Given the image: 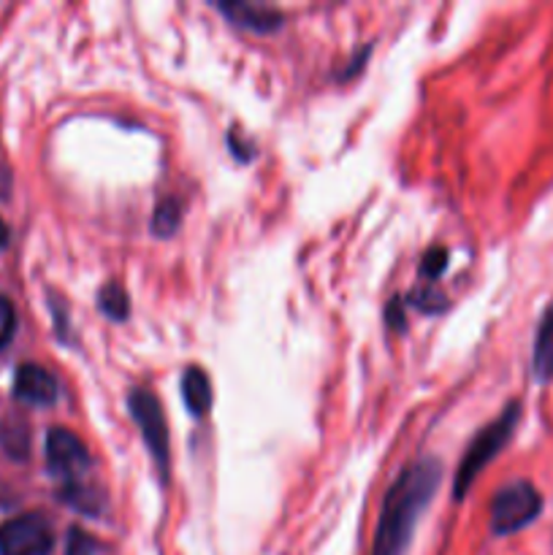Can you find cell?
Masks as SVG:
<instances>
[{
  "label": "cell",
  "instance_id": "obj_1",
  "mask_svg": "<svg viewBox=\"0 0 553 555\" xmlns=\"http://www.w3.org/2000/svg\"><path fill=\"white\" fill-rule=\"evenodd\" d=\"M439 482H442V464L434 459H421L401 472L399 480L385 493L372 555H404L412 531L423 509L432 504Z\"/></svg>",
  "mask_w": 553,
  "mask_h": 555
},
{
  "label": "cell",
  "instance_id": "obj_2",
  "mask_svg": "<svg viewBox=\"0 0 553 555\" xmlns=\"http://www.w3.org/2000/svg\"><path fill=\"white\" fill-rule=\"evenodd\" d=\"M518 417H520V404L515 401V404H510L507 410H504L502 415H499L497 421L491 423V426H486L480 434H477L475 442H472L470 450L464 453V461H461L459 472H455L453 493H455V499H459V502L464 499L466 488L475 482V477L480 475V472L486 469V466L491 464L493 459H497L499 450H502L504 444L510 442V437H513Z\"/></svg>",
  "mask_w": 553,
  "mask_h": 555
},
{
  "label": "cell",
  "instance_id": "obj_3",
  "mask_svg": "<svg viewBox=\"0 0 553 555\" xmlns=\"http://www.w3.org/2000/svg\"><path fill=\"white\" fill-rule=\"evenodd\" d=\"M542 496L531 482H510L491 502V529L497 534H513L540 515Z\"/></svg>",
  "mask_w": 553,
  "mask_h": 555
},
{
  "label": "cell",
  "instance_id": "obj_4",
  "mask_svg": "<svg viewBox=\"0 0 553 555\" xmlns=\"http://www.w3.org/2000/svg\"><path fill=\"white\" fill-rule=\"evenodd\" d=\"M47 466L52 477H57L65 486H79L90 477V453L85 442L68 428H52L47 434Z\"/></svg>",
  "mask_w": 553,
  "mask_h": 555
},
{
  "label": "cell",
  "instance_id": "obj_5",
  "mask_svg": "<svg viewBox=\"0 0 553 555\" xmlns=\"http://www.w3.org/2000/svg\"><path fill=\"white\" fill-rule=\"evenodd\" d=\"M52 547V526L43 515L27 513L0 524V555H49Z\"/></svg>",
  "mask_w": 553,
  "mask_h": 555
},
{
  "label": "cell",
  "instance_id": "obj_6",
  "mask_svg": "<svg viewBox=\"0 0 553 555\" xmlns=\"http://www.w3.org/2000/svg\"><path fill=\"white\" fill-rule=\"evenodd\" d=\"M133 421L139 423L144 442L150 448L152 459H155L160 475H168V426L163 417L160 401L150 393V390H133L128 399Z\"/></svg>",
  "mask_w": 553,
  "mask_h": 555
},
{
  "label": "cell",
  "instance_id": "obj_7",
  "mask_svg": "<svg viewBox=\"0 0 553 555\" xmlns=\"http://www.w3.org/2000/svg\"><path fill=\"white\" fill-rule=\"evenodd\" d=\"M57 379L36 363H22L14 377V396L22 404L49 406L57 401Z\"/></svg>",
  "mask_w": 553,
  "mask_h": 555
},
{
  "label": "cell",
  "instance_id": "obj_8",
  "mask_svg": "<svg viewBox=\"0 0 553 555\" xmlns=\"http://www.w3.org/2000/svg\"><path fill=\"white\" fill-rule=\"evenodd\" d=\"M217 9L239 27H247L255 33H271L280 27L282 14L276 9L266 3H242V0H233V3H220Z\"/></svg>",
  "mask_w": 553,
  "mask_h": 555
},
{
  "label": "cell",
  "instance_id": "obj_9",
  "mask_svg": "<svg viewBox=\"0 0 553 555\" xmlns=\"http://www.w3.org/2000/svg\"><path fill=\"white\" fill-rule=\"evenodd\" d=\"M182 396H184V406L193 412L195 417H204L211 406V383L206 377L204 369L193 366L184 372L182 377Z\"/></svg>",
  "mask_w": 553,
  "mask_h": 555
},
{
  "label": "cell",
  "instance_id": "obj_10",
  "mask_svg": "<svg viewBox=\"0 0 553 555\" xmlns=\"http://www.w3.org/2000/svg\"><path fill=\"white\" fill-rule=\"evenodd\" d=\"M535 374L540 379H553V304L542 318L535 341Z\"/></svg>",
  "mask_w": 553,
  "mask_h": 555
},
{
  "label": "cell",
  "instance_id": "obj_11",
  "mask_svg": "<svg viewBox=\"0 0 553 555\" xmlns=\"http://www.w3.org/2000/svg\"><path fill=\"white\" fill-rule=\"evenodd\" d=\"M0 444L16 461H25L30 453V428L22 417H5L0 423Z\"/></svg>",
  "mask_w": 553,
  "mask_h": 555
},
{
  "label": "cell",
  "instance_id": "obj_12",
  "mask_svg": "<svg viewBox=\"0 0 553 555\" xmlns=\"http://www.w3.org/2000/svg\"><path fill=\"white\" fill-rule=\"evenodd\" d=\"M63 502L70 504L74 509H79V513L95 515V513H101V507H103V493L98 491L90 480H87V482H79V486H65Z\"/></svg>",
  "mask_w": 553,
  "mask_h": 555
},
{
  "label": "cell",
  "instance_id": "obj_13",
  "mask_svg": "<svg viewBox=\"0 0 553 555\" xmlns=\"http://www.w3.org/2000/svg\"><path fill=\"white\" fill-rule=\"evenodd\" d=\"M179 222H182V206H179V201H160V206L155 209V220H152V231H155L157 236H171L179 228Z\"/></svg>",
  "mask_w": 553,
  "mask_h": 555
},
{
  "label": "cell",
  "instance_id": "obj_14",
  "mask_svg": "<svg viewBox=\"0 0 553 555\" xmlns=\"http://www.w3.org/2000/svg\"><path fill=\"white\" fill-rule=\"evenodd\" d=\"M101 301V309L108 314L112 320H125L130 312V304H128V293L123 291L119 285H106L98 296Z\"/></svg>",
  "mask_w": 553,
  "mask_h": 555
},
{
  "label": "cell",
  "instance_id": "obj_15",
  "mask_svg": "<svg viewBox=\"0 0 553 555\" xmlns=\"http://www.w3.org/2000/svg\"><path fill=\"white\" fill-rule=\"evenodd\" d=\"M16 331V312L5 296H0V350L14 339Z\"/></svg>",
  "mask_w": 553,
  "mask_h": 555
},
{
  "label": "cell",
  "instance_id": "obj_16",
  "mask_svg": "<svg viewBox=\"0 0 553 555\" xmlns=\"http://www.w3.org/2000/svg\"><path fill=\"white\" fill-rule=\"evenodd\" d=\"M95 553V540L87 531L70 529L68 542H65V555H92Z\"/></svg>",
  "mask_w": 553,
  "mask_h": 555
},
{
  "label": "cell",
  "instance_id": "obj_17",
  "mask_svg": "<svg viewBox=\"0 0 553 555\" xmlns=\"http://www.w3.org/2000/svg\"><path fill=\"white\" fill-rule=\"evenodd\" d=\"M445 266H448V253H445L442 247H434L428 249L426 258H423L421 274L428 276V280H437V276L445 271Z\"/></svg>",
  "mask_w": 553,
  "mask_h": 555
},
{
  "label": "cell",
  "instance_id": "obj_18",
  "mask_svg": "<svg viewBox=\"0 0 553 555\" xmlns=\"http://www.w3.org/2000/svg\"><path fill=\"white\" fill-rule=\"evenodd\" d=\"M5 242H9V228H5V222L0 220V247H5Z\"/></svg>",
  "mask_w": 553,
  "mask_h": 555
}]
</instances>
